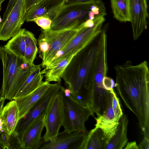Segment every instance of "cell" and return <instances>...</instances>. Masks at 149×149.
Returning <instances> with one entry per match:
<instances>
[{"label":"cell","mask_w":149,"mask_h":149,"mask_svg":"<svg viewBox=\"0 0 149 149\" xmlns=\"http://www.w3.org/2000/svg\"><path fill=\"white\" fill-rule=\"evenodd\" d=\"M24 33L26 45L24 61L32 66L34 65V61L38 52L37 40L32 32L25 29Z\"/></svg>","instance_id":"cell-25"},{"label":"cell","mask_w":149,"mask_h":149,"mask_svg":"<svg viewBox=\"0 0 149 149\" xmlns=\"http://www.w3.org/2000/svg\"><path fill=\"white\" fill-rule=\"evenodd\" d=\"M0 58L3 70L1 97L11 101L36 65H30L3 46L0 47Z\"/></svg>","instance_id":"cell-3"},{"label":"cell","mask_w":149,"mask_h":149,"mask_svg":"<svg viewBox=\"0 0 149 149\" xmlns=\"http://www.w3.org/2000/svg\"><path fill=\"white\" fill-rule=\"evenodd\" d=\"M45 113L38 117L17 140L21 148L39 149L44 143L41 134L45 127Z\"/></svg>","instance_id":"cell-14"},{"label":"cell","mask_w":149,"mask_h":149,"mask_svg":"<svg viewBox=\"0 0 149 149\" xmlns=\"http://www.w3.org/2000/svg\"><path fill=\"white\" fill-rule=\"evenodd\" d=\"M0 142L4 145L6 149H10V136L3 131H0Z\"/></svg>","instance_id":"cell-29"},{"label":"cell","mask_w":149,"mask_h":149,"mask_svg":"<svg viewBox=\"0 0 149 149\" xmlns=\"http://www.w3.org/2000/svg\"><path fill=\"white\" fill-rule=\"evenodd\" d=\"M44 77L41 73L40 65H36L16 93L13 100L24 97L34 91L42 84Z\"/></svg>","instance_id":"cell-19"},{"label":"cell","mask_w":149,"mask_h":149,"mask_svg":"<svg viewBox=\"0 0 149 149\" xmlns=\"http://www.w3.org/2000/svg\"><path fill=\"white\" fill-rule=\"evenodd\" d=\"M144 61L136 65L127 61L114 67L115 86L125 106L138 120L142 134L149 139V69Z\"/></svg>","instance_id":"cell-1"},{"label":"cell","mask_w":149,"mask_h":149,"mask_svg":"<svg viewBox=\"0 0 149 149\" xmlns=\"http://www.w3.org/2000/svg\"><path fill=\"white\" fill-rule=\"evenodd\" d=\"M94 1L65 4L52 20L51 29L58 30L77 27L88 19V12Z\"/></svg>","instance_id":"cell-5"},{"label":"cell","mask_w":149,"mask_h":149,"mask_svg":"<svg viewBox=\"0 0 149 149\" xmlns=\"http://www.w3.org/2000/svg\"><path fill=\"white\" fill-rule=\"evenodd\" d=\"M3 123L0 117V131H3Z\"/></svg>","instance_id":"cell-37"},{"label":"cell","mask_w":149,"mask_h":149,"mask_svg":"<svg viewBox=\"0 0 149 149\" xmlns=\"http://www.w3.org/2000/svg\"><path fill=\"white\" fill-rule=\"evenodd\" d=\"M124 148L125 149H139L135 141L127 142Z\"/></svg>","instance_id":"cell-33"},{"label":"cell","mask_w":149,"mask_h":149,"mask_svg":"<svg viewBox=\"0 0 149 149\" xmlns=\"http://www.w3.org/2000/svg\"><path fill=\"white\" fill-rule=\"evenodd\" d=\"M25 29H21L18 33L13 37L3 46L6 49L24 61L26 47L24 33Z\"/></svg>","instance_id":"cell-23"},{"label":"cell","mask_w":149,"mask_h":149,"mask_svg":"<svg viewBox=\"0 0 149 149\" xmlns=\"http://www.w3.org/2000/svg\"><path fill=\"white\" fill-rule=\"evenodd\" d=\"M62 99L59 91L51 100L45 111V127L46 131L42 137L44 143L56 139L62 126Z\"/></svg>","instance_id":"cell-9"},{"label":"cell","mask_w":149,"mask_h":149,"mask_svg":"<svg viewBox=\"0 0 149 149\" xmlns=\"http://www.w3.org/2000/svg\"><path fill=\"white\" fill-rule=\"evenodd\" d=\"M90 9L96 17H105L107 15L105 5L101 0H96L94 1L91 6Z\"/></svg>","instance_id":"cell-27"},{"label":"cell","mask_w":149,"mask_h":149,"mask_svg":"<svg viewBox=\"0 0 149 149\" xmlns=\"http://www.w3.org/2000/svg\"><path fill=\"white\" fill-rule=\"evenodd\" d=\"M61 85L56 83L51 84L42 96L27 114L19 120L13 133L17 140L32 123L39 116L44 113L52 97L60 91Z\"/></svg>","instance_id":"cell-8"},{"label":"cell","mask_w":149,"mask_h":149,"mask_svg":"<svg viewBox=\"0 0 149 149\" xmlns=\"http://www.w3.org/2000/svg\"><path fill=\"white\" fill-rule=\"evenodd\" d=\"M96 0H65V4L89 2L94 1Z\"/></svg>","instance_id":"cell-34"},{"label":"cell","mask_w":149,"mask_h":149,"mask_svg":"<svg viewBox=\"0 0 149 149\" xmlns=\"http://www.w3.org/2000/svg\"><path fill=\"white\" fill-rule=\"evenodd\" d=\"M17 0H9L6 10L4 13L3 17L2 19L1 23L3 22L6 19Z\"/></svg>","instance_id":"cell-30"},{"label":"cell","mask_w":149,"mask_h":149,"mask_svg":"<svg viewBox=\"0 0 149 149\" xmlns=\"http://www.w3.org/2000/svg\"><path fill=\"white\" fill-rule=\"evenodd\" d=\"M104 17H96L95 23L93 26L81 30L65 47L56 54L47 67L53 65L73 54H77L85 48L100 34L103 24L105 20Z\"/></svg>","instance_id":"cell-6"},{"label":"cell","mask_w":149,"mask_h":149,"mask_svg":"<svg viewBox=\"0 0 149 149\" xmlns=\"http://www.w3.org/2000/svg\"><path fill=\"white\" fill-rule=\"evenodd\" d=\"M129 120L127 116L122 115L120 118L116 132L106 146V149H122L128 140L127 137Z\"/></svg>","instance_id":"cell-20"},{"label":"cell","mask_w":149,"mask_h":149,"mask_svg":"<svg viewBox=\"0 0 149 149\" xmlns=\"http://www.w3.org/2000/svg\"><path fill=\"white\" fill-rule=\"evenodd\" d=\"M1 22H2V19L1 17L0 16V23H1Z\"/></svg>","instance_id":"cell-39"},{"label":"cell","mask_w":149,"mask_h":149,"mask_svg":"<svg viewBox=\"0 0 149 149\" xmlns=\"http://www.w3.org/2000/svg\"><path fill=\"white\" fill-rule=\"evenodd\" d=\"M3 0H0V9L1 7V5Z\"/></svg>","instance_id":"cell-38"},{"label":"cell","mask_w":149,"mask_h":149,"mask_svg":"<svg viewBox=\"0 0 149 149\" xmlns=\"http://www.w3.org/2000/svg\"><path fill=\"white\" fill-rule=\"evenodd\" d=\"M1 91H0V98L1 97Z\"/></svg>","instance_id":"cell-40"},{"label":"cell","mask_w":149,"mask_h":149,"mask_svg":"<svg viewBox=\"0 0 149 149\" xmlns=\"http://www.w3.org/2000/svg\"><path fill=\"white\" fill-rule=\"evenodd\" d=\"M138 146L139 149H149V139L144 136L143 139Z\"/></svg>","instance_id":"cell-31"},{"label":"cell","mask_w":149,"mask_h":149,"mask_svg":"<svg viewBox=\"0 0 149 149\" xmlns=\"http://www.w3.org/2000/svg\"><path fill=\"white\" fill-rule=\"evenodd\" d=\"M0 117L3 123V131L10 136L14 132L19 120L18 109L15 100H11L3 107Z\"/></svg>","instance_id":"cell-18"},{"label":"cell","mask_w":149,"mask_h":149,"mask_svg":"<svg viewBox=\"0 0 149 149\" xmlns=\"http://www.w3.org/2000/svg\"><path fill=\"white\" fill-rule=\"evenodd\" d=\"M73 54L64 58L55 65L45 68L41 73L45 77V81L49 82L54 81L60 84L65 70L75 56Z\"/></svg>","instance_id":"cell-21"},{"label":"cell","mask_w":149,"mask_h":149,"mask_svg":"<svg viewBox=\"0 0 149 149\" xmlns=\"http://www.w3.org/2000/svg\"><path fill=\"white\" fill-rule=\"evenodd\" d=\"M109 142L102 129L95 126L87 133L83 149H105Z\"/></svg>","instance_id":"cell-22"},{"label":"cell","mask_w":149,"mask_h":149,"mask_svg":"<svg viewBox=\"0 0 149 149\" xmlns=\"http://www.w3.org/2000/svg\"><path fill=\"white\" fill-rule=\"evenodd\" d=\"M50 84L45 81L34 91L23 97L15 100L19 111V120L24 117L42 96Z\"/></svg>","instance_id":"cell-17"},{"label":"cell","mask_w":149,"mask_h":149,"mask_svg":"<svg viewBox=\"0 0 149 149\" xmlns=\"http://www.w3.org/2000/svg\"><path fill=\"white\" fill-rule=\"evenodd\" d=\"M57 33L56 30L51 29L44 30L42 29L37 40L38 52L39 57L43 61L45 56L54 42Z\"/></svg>","instance_id":"cell-24"},{"label":"cell","mask_w":149,"mask_h":149,"mask_svg":"<svg viewBox=\"0 0 149 149\" xmlns=\"http://www.w3.org/2000/svg\"><path fill=\"white\" fill-rule=\"evenodd\" d=\"M113 17L121 22H130L129 0H110Z\"/></svg>","instance_id":"cell-26"},{"label":"cell","mask_w":149,"mask_h":149,"mask_svg":"<svg viewBox=\"0 0 149 149\" xmlns=\"http://www.w3.org/2000/svg\"><path fill=\"white\" fill-rule=\"evenodd\" d=\"M65 0H40L26 12L25 20L34 22L43 17L52 20L65 4Z\"/></svg>","instance_id":"cell-15"},{"label":"cell","mask_w":149,"mask_h":149,"mask_svg":"<svg viewBox=\"0 0 149 149\" xmlns=\"http://www.w3.org/2000/svg\"><path fill=\"white\" fill-rule=\"evenodd\" d=\"M40 0H24V8L26 12Z\"/></svg>","instance_id":"cell-32"},{"label":"cell","mask_w":149,"mask_h":149,"mask_svg":"<svg viewBox=\"0 0 149 149\" xmlns=\"http://www.w3.org/2000/svg\"><path fill=\"white\" fill-rule=\"evenodd\" d=\"M24 0H17L6 19L0 23V40L6 41L17 34L25 20Z\"/></svg>","instance_id":"cell-10"},{"label":"cell","mask_w":149,"mask_h":149,"mask_svg":"<svg viewBox=\"0 0 149 149\" xmlns=\"http://www.w3.org/2000/svg\"><path fill=\"white\" fill-rule=\"evenodd\" d=\"M148 9L147 0H129L130 22L135 40L147 28Z\"/></svg>","instance_id":"cell-12"},{"label":"cell","mask_w":149,"mask_h":149,"mask_svg":"<svg viewBox=\"0 0 149 149\" xmlns=\"http://www.w3.org/2000/svg\"><path fill=\"white\" fill-rule=\"evenodd\" d=\"M108 26L106 24L102 27L97 41L95 59L84 87L86 90L87 97L94 102L104 101L107 98L109 93V91L105 88L103 84L104 80L107 76L108 70L107 34Z\"/></svg>","instance_id":"cell-2"},{"label":"cell","mask_w":149,"mask_h":149,"mask_svg":"<svg viewBox=\"0 0 149 149\" xmlns=\"http://www.w3.org/2000/svg\"><path fill=\"white\" fill-rule=\"evenodd\" d=\"M87 133L77 131L59 133L53 141L43 143L40 149H83Z\"/></svg>","instance_id":"cell-13"},{"label":"cell","mask_w":149,"mask_h":149,"mask_svg":"<svg viewBox=\"0 0 149 149\" xmlns=\"http://www.w3.org/2000/svg\"><path fill=\"white\" fill-rule=\"evenodd\" d=\"M81 29L73 27L57 30L55 39L40 65L45 68L50 64L56 54L62 50L76 36Z\"/></svg>","instance_id":"cell-16"},{"label":"cell","mask_w":149,"mask_h":149,"mask_svg":"<svg viewBox=\"0 0 149 149\" xmlns=\"http://www.w3.org/2000/svg\"><path fill=\"white\" fill-rule=\"evenodd\" d=\"M5 99L1 97L0 98V113L3 107Z\"/></svg>","instance_id":"cell-36"},{"label":"cell","mask_w":149,"mask_h":149,"mask_svg":"<svg viewBox=\"0 0 149 149\" xmlns=\"http://www.w3.org/2000/svg\"><path fill=\"white\" fill-rule=\"evenodd\" d=\"M97 46V42L90 47L79 64L76 72L66 84L67 88L77 95H81V90L87 82L95 59Z\"/></svg>","instance_id":"cell-11"},{"label":"cell","mask_w":149,"mask_h":149,"mask_svg":"<svg viewBox=\"0 0 149 149\" xmlns=\"http://www.w3.org/2000/svg\"><path fill=\"white\" fill-rule=\"evenodd\" d=\"M95 17V15L92 11L91 10L89 11L88 13V19L93 20Z\"/></svg>","instance_id":"cell-35"},{"label":"cell","mask_w":149,"mask_h":149,"mask_svg":"<svg viewBox=\"0 0 149 149\" xmlns=\"http://www.w3.org/2000/svg\"><path fill=\"white\" fill-rule=\"evenodd\" d=\"M123 114L119 99L113 88H112L109 91L106 110L103 114L95 118L96 121L95 126L102 128L110 140L115 133L119 120Z\"/></svg>","instance_id":"cell-7"},{"label":"cell","mask_w":149,"mask_h":149,"mask_svg":"<svg viewBox=\"0 0 149 149\" xmlns=\"http://www.w3.org/2000/svg\"><path fill=\"white\" fill-rule=\"evenodd\" d=\"M59 93L62 103V125L68 132L81 131L87 133L85 122L94 113L89 104L81 96L75 95L70 88L61 86Z\"/></svg>","instance_id":"cell-4"},{"label":"cell","mask_w":149,"mask_h":149,"mask_svg":"<svg viewBox=\"0 0 149 149\" xmlns=\"http://www.w3.org/2000/svg\"><path fill=\"white\" fill-rule=\"evenodd\" d=\"M38 26L44 30L51 29L52 20L49 18L40 17L36 19L34 21Z\"/></svg>","instance_id":"cell-28"}]
</instances>
